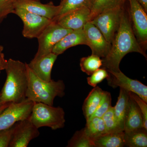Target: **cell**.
<instances>
[{"label": "cell", "mask_w": 147, "mask_h": 147, "mask_svg": "<svg viewBox=\"0 0 147 147\" xmlns=\"http://www.w3.org/2000/svg\"><path fill=\"white\" fill-rule=\"evenodd\" d=\"M133 52L139 53L147 59L146 51L139 44L133 32L129 14L123 8L118 30L111 43L110 51L102 59L101 67L107 71H119L122 59L128 53Z\"/></svg>", "instance_id": "1"}, {"label": "cell", "mask_w": 147, "mask_h": 147, "mask_svg": "<svg viewBox=\"0 0 147 147\" xmlns=\"http://www.w3.org/2000/svg\"><path fill=\"white\" fill-rule=\"evenodd\" d=\"M7 78L1 92L3 102L18 103L26 99L28 86L27 63L9 59L5 69Z\"/></svg>", "instance_id": "2"}, {"label": "cell", "mask_w": 147, "mask_h": 147, "mask_svg": "<svg viewBox=\"0 0 147 147\" xmlns=\"http://www.w3.org/2000/svg\"><path fill=\"white\" fill-rule=\"evenodd\" d=\"M27 67L28 82L26 93L27 98L34 102L53 106L55 98L64 96L65 85L63 81L52 80L45 82L38 78L28 65Z\"/></svg>", "instance_id": "3"}, {"label": "cell", "mask_w": 147, "mask_h": 147, "mask_svg": "<svg viewBox=\"0 0 147 147\" xmlns=\"http://www.w3.org/2000/svg\"><path fill=\"white\" fill-rule=\"evenodd\" d=\"M65 113L62 108L55 107L41 102H34L29 119L39 129L43 127L53 130L63 128L65 122Z\"/></svg>", "instance_id": "4"}, {"label": "cell", "mask_w": 147, "mask_h": 147, "mask_svg": "<svg viewBox=\"0 0 147 147\" xmlns=\"http://www.w3.org/2000/svg\"><path fill=\"white\" fill-rule=\"evenodd\" d=\"M72 30L61 26L52 21L38 37V47L33 59H36L52 53L55 45Z\"/></svg>", "instance_id": "5"}, {"label": "cell", "mask_w": 147, "mask_h": 147, "mask_svg": "<svg viewBox=\"0 0 147 147\" xmlns=\"http://www.w3.org/2000/svg\"><path fill=\"white\" fill-rule=\"evenodd\" d=\"M123 7L105 11L90 21L97 28L106 40L112 43L119 26Z\"/></svg>", "instance_id": "6"}, {"label": "cell", "mask_w": 147, "mask_h": 147, "mask_svg": "<svg viewBox=\"0 0 147 147\" xmlns=\"http://www.w3.org/2000/svg\"><path fill=\"white\" fill-rule=\"evenodd\" d=\"M132 30L139 44L146 51L147 46V12L137 0H127Z\"/></svg>", "instance_id": "7"}, {"label": "cell", "mask_w": 147, "mask_h": 147, "mask_svg": "<svg viewBox=\"0 0 147 147\" xmlns=\"http://www.w3.org/2000/svg\"><path fill=\"white\" fill-rule=\"evenodd\" d=\"M34 102L28 98L18 103L11 102L0 114V130L9 128L19 121L29 118Z\"/></svg>", "instance_id": "8"}, {"label": "cell", "mask_w": 147, "mask_h": 147, "mask_svg": "<svg viewBox=\"0 0 147 147\" xmlns=\"http://www.w3.org/2000/svg\"><path fill=\"white\" fill-rule=\"evenodd\" d=\"M13 13L22 20L24 25L22 34L27 38H37L44 29L53 21L46 17L21 8L15 9Z\"/></svg>", "instance_id": "9"}, {"label": "cell", "mask_w": 147, "mask_h": 147, "mask_svg": "<svg viewBox=\"0 0 147 147\" xmlns=\"http://www.w3.org/2000/svg\"><path fill=\"white\" fill-rule=\"evenodd\" d=\"M109 77L107 79L108 85L113 88L119 87L129 92L139 96L147 102V86L141 82L129 78L121 71H108Z\"/></svg>", "instance_id": "10"}, {"label": "cell", "mask_w": 147, "mask_h": 147, "mask_svg": "<svg viewBox=\"0 0 147 147\" xmlns=\"http://www.w3.org/2000/svg\"><path fill=\"white\" fill-rule=\"evenodd\" d=\"M86 45L90 48L92 54L100 58L107 56L110 50L111 43L108 42L101 32L90 22L87 23L83 28Z\"/></svg>", "instance_id": "11"}, {"label": "cell", "mask_w": 147, "mask_h": 147, "mask_svg": "<svg viewBox=\"0 0 147 147\" xmlns=\"http://www.w3.org/2000/svg\"><path fill=\"white\" fill-rule=\"evenodd\" d=\"M38 129L29 118L19 121L15 124L9 147H27L33 139L38 137Z\"/></svg>", "instance_id": "12"}, {"label": "cell", "mask_w": 147, "mask_h": 147, "mask_svg": "<svg viewBox=\"0 0 147 147\" xmlns=\"http://www.w3.org/2000/svg\"><path fill=\"white\" fill-rule=\"evenodd\" d=\"M90 10L89 7H82L64 13L54 19L61 26L71 30L83 29L89 22Z\"/></svg>", "instance_id": "13"}, {"label": "cell", "mask_w": 147, "mask_h": 147, "mask_svg": "<svg viewBox=\"0 0 147 147\" xmlns=\"http://www.w3.org/2000/svg\"><path fill=\"white\" fill-rule=\"evenodd\" d=\"M16 8L22 9L52 21L58 16L60 9L59 5H55L52 2L42 3L40 0H18Z\"/></svg>", "instance_id": "14"}, {"label": "cell", "mask_w": 147, "mask_h": 147, "mask_svg": "<svg viewBox=\"0 0 147 147\" xmlns=\"http://www.w3.org/2000/svg\"><path fill=\"white\" fill-rule=\"evenodd\" d=\"M58 56L52 53L36 59H33L27 65L40 79L45 82H50L52 80V68Z\"/></svg>", "instance_id": "15"}, {"label": "cell", "mask_w": 147, "mask_h": 147, "mask_svg": "<svg viewBox=\"0 0 147 147\" xmlns=\"http://www.w3.org/2000/svg\"><path fill=\"white\" fill-rule=\"evenodd\" d=\"M80 45H86V39L83 28L72 30L65 36L55 45L52 53L59 56L69 48Z\"/></svg>", "instance_id": "16"}, {"label": "cell", "mask_w": 147, "mask_h": 147, "mask_svg": "<svg viewBox=\"0 0 147 147\" xmlns=\"http://www.w3.org/2000/svg\"><path fill=\"white\" fill-rule=\"evenodd\" d=\"M128 111L125 121L124 131L125 133L143 127V115L139 106L130 96Z\"/></svg>", "instance_id": "17"}, {"label": "cell", "mask_w": 147, "mask_h": 147, "mask_svg": "<svg viewBox=\"0 0 147 147\" xmlns=\"http://www.w3.org/2000/svg\"><path fill=\"white\" fill-rule=\"evenodd\" d=\"M95 147L125 146L124 131L106 132L93 140Z\"/></svg>", "instance_id": "18"}, {"label": "cell", "mask_w": 147, "mask_h": 147, "mask_svg": "<svg viewBox=\"0 0 147 147\" xmlns=\"http://www.w3.org/2000/svg\"><path fill=\"white\" fill-rule=\"evenodd\" d=\"M129 92L120 88L119 94L115 106L113 107L115 116L119 125L124 131L125 121L129 105Z\"/></svg>", "instance_id": "19"}, {"label": "cell", "mask_w": 147, "mask_h": 147, "mask_svg": "<svg viewBox=\"0 0 147 147\" xmlns=\"http://www.w3.org/2000/svg\"><path fill=\"white\" fill-rule=\"evenodd\" d=\"M104 90L98 86L94 87L84 100L83 111L86 120L89 119L98 107Z\"/></svg>", "instance_id": "20"}, {"label": "cell", "mask_w": 147, "mask_h": 147, "mask_svg": "<svg viewBox=\"0 0 147 147\" xmlns=\"http://www.w3.org/2000/svg\"><path fill=\"white\" fill-rule=\"evenodd\" d=\"M127 0H92L90 21L101 12L112 9L123 7Z\"/></svg>", "instance_id": "21"}, {"label": "cell", "mask_w": 147, "mask_h": 147, "mask_svg": "<svg viewBox=\"0 0 147 147\" xmlns=\"http://www.w3.org/2000/svg\"><path fill=\"white\" fill-rule=\"evenodd\" d=\"M125 146L129 147H147V129L142 127L125 133Z\"/></svg>", "instance_id": "22"}, {"label": "cell", "mask_w": 147, "mask_h": 147, "mask_svg": "<svg viewBox=\"0 0 147 147\" xmlns=\"http://www.w3.org/2000/svg\"><path fill=\"white\" fill-rule=\"evenodd\" d=\"M85 131L90 138L93 140L107 132L105 123L102 117H93L86 121Z\"/></svg>", "instance_id": "23"}, {"label": "cell", "mask_w": 147, "mask_h": 147, "mask_svg": "<svg viewBox=\"0 0 147 147\" xmlns=\"http://www.w3.org/2000/svg\"><path fill=\"white\" fill-rule=\"evenodd\" d=\"M102 59L100 57L93 54L82 58L80 59L81 70L89 76L100 68L102 67Z\"/></svg>", "instance_id": "24"}, {"label": "cell", "mask_w": 147, "mask_h": 147, "mask_svg": "<svg viewBox=\"0 0 147 147\" xmlns=\"http://www.w3.org/2000/svg\"><path fill=\"white\" fill-rule=\"evenodd\" d=\"M67 147H95L92 140L88 135L85 129L76 131L68 141Z\"/></svg>", "instance_id": "25"}, {"label": "cell", "mask_w": 147, "mask_h": 147, "mask_svg": "<svg viewBox=\"0 0 147 147\" xmlns=\"http://www.w3.org/2000/svg\"><path fill=\"white\" fill-rule=\"evenodd\" d=\"M91 1L92 0H61L60 4L59 5V11L58 16L55 18L68 11L77 9L82 7H89L90 8Z\"/></svg>", "instance_id": "26"}, {"label": "cell", "mask_w": 147, "mask_h": 147, "mask_svg": "<svg viewBox=\"0 0 147 147\" xmlns=\"http://www.w3.org/2000/svg\"><path fill=\"white\" fill-rule=\"evenodd\" d=\"M105 123L106 131L112 132L123 131L121 128L114 113V108L112 106L102 117Z\"/></svg>", "instance_id": "27"}, {"label": "cell", "mask_w": 147, "mask_h": 147, "mask_svg": "<svg viewBox=\"0 0 147 147\" xmlns=\"http://www.w3.org/2000/svg\"><path fill=\"white\" fill-rule=\"evenodd\" d=\"M111 104L112 98L111 94L109 92L104 91L98 107L91 118L93 117H102L103 115L112 107Z\"/></svg>", "instance_id": "28"}, {"label": "cell", "mask_w": 147, "mask_h": 147, "mask_svg": "<svg viewBox=\"0 0 147 147\" xmlns=\"http://www.w3.org/2000/svg\"><path fill=\"white\" fill-rule=\"evenodd\" d=\"M18 0H0V24L10 13H13Z\"/></svg>", "instance_id": "29"}, {"label": "cell", "mask_w": 147, "mask_h": 147, "mask_svg": "<svg viewBox=\"0 0 147 147\" xmlns=\"http://www.w3.org/2000/svg\"><path fill=\"white\" fill-rule=\"evenodd\" d=\"M109 76V74L108 71L102 67L98 69L90 75L89 77H88L87 82L90 86L94 88L104 79H108Z\"/></svg>", "instance_id": "30"}, {"label": "cell", "mask_w": 147, "mask_h": 147, "mask_svg": "<svg viewBox=\"0 0 147 147\" xmlns=\"http://www.w3.org/2000/svg\"><path fill=\"white\" fill-rule=\"evenodd\" d=\"M16 123L9 128L0 130V147H9Z\"/></svg>", "instance_id": "31"}, {"label": "cell", "mask_w": 147, "mask_h": 147, "mask_svg": "<svg viewBox=\"0 0 147 147\" xmlns=\"http://www.w3.org/2000/svg\"><path fill=\"white\" fill-rule=\"evenodd\" d=\"M129 94L130 96L137 103L141 110L144 120L143 127L147 129V102L135 93L129 92Z\"/></svg>", "instance_id": "32"}, {"label": "cell", "mask_w": 147, "mask_h": 147, "mask_svg": "<svg viewBox=\"0 0 147 147\" xmlns=\"http://www.w3.org/2000/svg\"><path fill=\"white\" fill-rule=\"evenodd\" d=\"M7 60L5 59V55L2 52L0 53V73L1 71L5 69Z\"/></svg>", "instance_id": "33"}, {"label": "cell", "mask_w": 147, "mask_h": 147, "mask_svg": "<svg viewBox=\"0 0 147 147\" xmlns=\"http://www.w3.org/2000/svg\"><path fill=\"white\" fill-rule=\"evenodd\" d=\"M142 5L143 8L144 9L146 12H147V0H137Z\"/></svg>", "instance_id": "34"}, {"label": "cell", "mask_w": 147, "mask_h": 147, "mask_svg": "<svg viewBox=\"0 0 147 147\" xmlns=\"http://www.w3.org/2000/svg\"><path fill=\"white\" fill-rule=\"evenodd\" d=\"M11 102H4L3 104H1L0 105V114L6 108H7L9 106V105L10 104Z\"/></svg>", "instance_id": "35"}, {"label": "cell", "mask_w": 147, "mask_h": 147, "mask_svg": "<svg viewBox=\"0 0 147 147\" xmlns=\"http://www.w3.org/2000/svg\"><path fill=\"white\" fill-rule=\"evenodd\" d=\"M3 47L0 44V53L2 52L3 50Z\"/></svg>", "instance_id": "36"}, {"label": "cell", "mask_w": 147, "mask_h": 147, "mask_svg": "<svg viewBox=\"0 0 147 147\" xmlns=\"http://www.w3.org/2000/svg\"><path fill=\"white\" fill-rule=\"evenodd\" d=\"M3 103H4V102H3L2 100H1V93H0V105Z\"/></svg>", "instance_id": "37"}]
</instances>
